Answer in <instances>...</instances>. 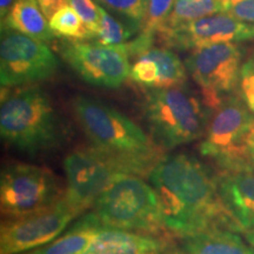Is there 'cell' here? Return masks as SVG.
Returning a JSON list of instances; mask_svg holds the SVG:
<instances>
[{"label":"cell","mask_w":254,"mask_h":254,"mask_svg":"<svg viewBox=\"0 0 254 254\" xmlns=\"http://www.w3.org/2000/svg\"><path fill=\"white\" fill-rule=\"evenodd\" d=\"M58 178L37 165L14 163L4 167L0 178V205L7 218L26 215L56 204L64 196Z\"/></svg>","instance_id":"52a82bcc"},{"label":"cell","mask_w":254,"mask_h":254,"mask_svg":"<svg viewBox=\"0 0 254 254\" xmlns=\"http://www.w3.org/2000/svg\"><path fill=\"white\" fill-rule=\"evenodd\" d=\"M63 168L66 176L63 198L77 217L85 209L93 207L113 178L124 173L112 159L93 146L72 151L64 159Z\"/></svg>","instance_id":"30bf717a"},{"label":"cell","mask_w":254,"mask_h":254,"mask_svg":"<svg viewBox=\"0 0 254 254\" xmlns=\"http://www.w3.org/2000/svg\"><path fill=\"white\" fill-rule=\"evenodd\" d=\"M251 141H254V128H253V132H252V136H251Z\"/></svg>","instance_id":"d6a6232c"},{"label":"cell","mask_w":254,"mask_h":254,"mask_svg":"<svg viewBox=\"0 0 254 254\" xmlns=\"http://www.w3.org/2000/svg\"><path fill=\"white\" fill-rule=\"evenodd\" d=\"M1 30H12L44 43L56 38L49 19L37 0H18L9 13L1 20Z\"/></svg>","instance_id":"e0dca14e"},{"label":"cell","mask_w":254,"mask_h":254,"mask_svg":"<svg viewBox=\"0 0 254 254\" xmlns=\"http://www.w3.org/2000/svg\"><path fill=\"white\" fill-rule=\"evenodd\" d=\"M77 214L62 198L49 207L8 218L0 230V254H19L37 250L58 238Z\"/></svg>","instance_id":"7c38bea8"},{"label":"cell","mask_w":254,"mask_h":254,"mask_svg":"<svg viewBox=\"0 0 254 254\" xmlns=\"http://www.w3.org/2000/svg\"><path fill=\"white\" fill-rule=\"evenodd\" d=\"M250 154H251V161H252V165L254 168V141L250 142Z\"/></svg>","instance_id":"4dcf8cb0"},{"label":"cell","mask_w":254,"mask_h":254,"mask_svg":"<svg viewBox=\"0 0 254 254\" xmlns=\"http://www.w3.org/2000/svg\"><path fill=\"white\" fill-rule=\"evenodd\" d=\"M176 0H147L146 13L139 33L155 36L163 30Z\"/></svg>","instance_id":"603a6c76"},{"label":"cell","mask_w":254,"mask_h":254,"mask_svg":"<svg viewBox=\"0 0 254 254\" xmlns=\"http://www.w3.org/2000/svg\"><path fill=\"white\" fill-rule=\"evenodd\" d=\"M253 128L254 114L243 98L228 95L212 111L200 153L213 160L221 172L254 170L250 154Z\"/></svg>","instance_id":"8992f818"},{"label":"cell","mask_w":254,"mask_h":254,"mask_svg":"<svg viewBox=\"0 0 254 254\" xmlns=\"http://www.w3.org/2000/svg\"><path fill=\"white\" fill-rule=\"evenodd\" d=\"M219 12H222V0H176L163 30L177 27Z\"/></svg>","instance_id":"ffe728a7"},{"label":"cell","mask_w":254,"mask_h":254,"mask_svg":"<svg viewBox=\"0 0 254 254\" xmlns=\"http://www.w3.org/2000/svg\"><path fill=\"white\" fill-rule=\"evenodd\" d=\"M0 134L14 148L33 157L58 148L66 132L49 95L38 87H26L2 93Z\"/></svg>","instance_id":"3957f363"},{"label":"cell","mask_w":254,"mask_h":254,"mask_svg":"<svg viewBox=\"0 0 254 254\" xmlns=\"http://www.w3.org/2000/svg\"><path fill=\"white\" fill-rule=\"evenodd\" d=\"M144 118L153 140L164 150L195 141L205 135L212 111L189 85L147 90Z\"/></svg>","instance_id":"277c9868"},{"label":"cell","mask_w":254,"mask_h":254,"mask_svg":"<svg viewBox=\"0 0 254 254\" xmlns=\"http://www.w3.org/2000/svg\"><path fill=\"white\" fill-rule=\"evenodd\" d=\"M100 23L95 41L104 45H123L132 40L135 33L140 32V27L131 21H122L114 18L110 12L99 4Z\"/></svg>","instance_id":"44dd1931"},{"label":"cell","mask_w":254,"mask_h":254,"mask_svg":"<svg viewBox=\"0 0 254 254\" xmlns=\"http://www.w3.org/2000/svg\"><path fill=\"white\" fill-rule=\"evenodd\" d=\"M165 254H185V252L180 253V252H178V251H172V250H171L170 252H167V253H165Z\"/></svg>","instance_id":"1f68e13d"},{"label":"cell","mask_w":254,"mask_h":254,"mask_svg":"<svg viewBox=\"0 0 254 254\" xmlns=\"http://www.w3.org/2000/svg\"><path fill=\"white\" fill-rule=\"evenodd\" d=\"M239 93L254 114V51L244 60L241 66Z\"/></svg>","instance_id":"484cf974"},{"label":"cell","mask_w":254,"mask_h":254,"mask_svg":"<svg viewBox=\"0 0 254 254\" xmlns=\"http://www.w3.org/2000/svg\"><path fill=\"white\" fill-rule=\"evenodd\" d=\"M93 212L104 227L155 234L166 230L158 194L144 177L119 173L95 200Z\"/></svg>","instance_id":"5b68a950"},{"label":"cell","mask_w":254,"mask_h":254,"mask_svg":"<svg viewBox=\"0 0 254 254\" xmlns=\"http://www.w3.org/2000/svg\"><path fill=\"white\" fill-rule=\"evenodd\" d=\"M95 1L104 7L125 17L128 21L138 25L141 30L147 0H95Z\"/></svg>","instance_id":"cb8c5ba5"},{"label":"cell","mask_w":254,"mask_h":254,"mask_svg":"<svg viewBox=\"0 0 254 254\" xmlns=\"http://www.w3.org/2000/svg\"><path fill=\"white\" fill-rule=\"evenodd\" d=\"M58 67V59L44 41L12 30H1L0 82L2 88L47 80L56 74Z\"/></svg>","instance_id":"9c48e42d"},{"label":"cell","mask_w":254,"mask_h":254,"mask_svg":"<svg viewBox=\"0 0 254 254\" xmlns=\"http://www.w3.org/2000/svg\"><path fill=\"white\" fill-rule=\"evenodd\" d=\"M49 23L56 37H60L67 41L91 40L85 24L68 4L59 8L49 19Z\"/></svg>","instance_id":"7402d4cb"},{"label":"cell","mask_w":254,"mask_h":254,"mask_svg":"<svg viewBox=\"0 0 254 254\" xmlns=\"http://www.w3.org/2000/svg\"><path fill=\"white\" fill-rule=\"evenodd\" d=\"M63 59L82 80L98 87L118 88L131 71L127 44L104 45L98 41H67L62 46Z\"/></svg>","instance_id":"8fae6325"},{"label":"cell","mask_w":254,"mask_h":254,"mask_svg":"<svg viewBox=\"0 0 254 254\" xmlns=\"http://www.w3.org/2000/svg\"><path fill=\"white\" fill-rule=\"evenodd\" d=\"M243 58L239 43L200 47L186 58L187 72L199 86L204 103L211 111L239 87Z\"/></svg>","instance_id":"ba28073f"},{"label":"cell","mask_w":254,"mask_h":254,"mask_svg":"<svg viewBox=\"0 0 254 254\" xmlns=\"http://www.w3.org/2000/svg\"><path fill=\"white\" fill-rule=\"evenodd\" d=\"M185 254H254L237 232L226 228H212L184 238Z\"/></svg>","instance_id":"d6986e66"},{"label":"cell","mask_w":254,"mask_h":254,"mask_svg":"<svg viewBox=\"0 0 254 254\" xmlns=\"http://www.w3.org/2000/svg\"><path fill=\"white\" fill-rule=\"evenodd\" d=\"M39 4L41 11L46 15L47 19H50L53 14L62 8L63 6L67 5V0H37Z\"/></svg>","instance_id":"83f0119b"},{"label":"cell","mask_w":254,"mask_h":254,"mask_svg":"<svg viewBox=\"0 0 254 254\" xmlns=\"http://www.w3.org/2000/svg\"><path fill=\"white\" fill-rule=\"evenodd\" d=\"M222 12L238 20L254 24V0H222Z\"/></svg>","instance_id":"4316f807"},{"label":"cell","mask_w":254,"mask_h":254,"mask_svg":"<svg viewBox=\"0 0 254 254\" xmlns=\"http://www.w3.org/2000/svg\"><path fill=\"white\" fill-rule=\"evenodd\" d=\"M244 233H245V237H246L247 243H249L250 245L252 246L253 249H254V227H252V228H250V230L245 231V232H244Z\"/></svg>","instance_id":"f546056e"},{"label":"cell","mask_w":254,"mask_h":254,"mask_svg":"<svg viewBox=\"0 0 254 254\" xmlns=\"http://www.w3.org/2000/svg\"><path fill=\"white\" fill-rule=\"evenodd\" d=\"M17 1L18 0H0V17H1V20L9 13V11Z\"/></svg>","instance_id":"f1b7e54d"},{"label":"cell","mask_w":254,"mask_h":254,"mask_svg":"<svg viewBox=\"0 0 254 254\" xmlns=\"http://www.w3.org/2000/svg\"><path fill=\"white\" fill-rule=\"evenodd\" d=\"M170 244L155 234L104 227L82 254H165Z\"/></svg>","instance_id":"9a60e30c"},{"label":"cell","mask_w":254,"mask_h":254,"mask_svg":"<svg viewBox=\"0 0 254 254\" xmlns=\"http://www.w3.org/2000/svg\"><path fill=\"white\" fill-rule=\"evenodd\" d=\"M167 46L195 50L220 43H243L254 39V24L238 20L224 12L195 19L159 32Z\"/></svg>","instance_id":"4fadbf2b"},{"label":"cell","mask_w":254,"mask_h":254,"mask_svg":"<svg viewBox=\"0 0 254 254\" xmlns=\"http://www.w3.org/2000/svg\"><path fill=\"white\" fill-rule=\"evenodd\" d=\"M71 107L91 146L112 159L124 173L147 177L164 155L152 136L110 105L77 95Z\"/></svg>","instance_id":"7a4b0ae2"},{"label":"cell","mask_w":254,"mask_h":254,"mask_svg":"<svg viewBox=\"0 0 254 254\" xmlns=\"http://www.w3.org/2000/svg\"><path fill=\"white\" fill-rule=\"evenodd\" d=\"M129 79L146 90H158L185 84L186 65L173 51L153 45L135 57Z\"/></svg>","instance_id":"5bb4252c"},{"label":"cell","mask_w":254,"mask_h":254,"mask_svg":"<svg viewBox=\"0 0 254 254\" xmlns=\"http://www.w3.org/2000/svg\"><path fill=\"white\" fill-rule=\"evenodd\" d=\"M147 178L166 230L176 236L187 238L212 228L241 232L221 198L218 176L193 155H163Z\"/></svg>","instance_id":"6da1fadb"},{"label":"cell","mask_w":254,"mask_h":254,"mask_svg":"<svg viewBox=\"0 0 254 254\" xmlns=\"http://www.w3.org/2000/svg\"><path fill=\"white\" fill-rule=\"evenodd\" d=\"M101 228L104 226L99 218L94 212H91L75 221L71 228L50 244L27 254H82Z\"/></svg>","instance_id":"ac0fdd59"},{"label":"cell","mask_w":254,"mask_h":254,"mask_svg":"<svg viewBox=\"0 0 254 254\" xmlns=\"http://www.w3.org/2000/svg\"><path fill=\"white\" fill-rule=\"evenodd\" d=\"M67 2L85 24L91 40H95L100 23L99 4H95L94 0H67Z\"/></svg>","instance_id":"d4e9b609"},{"label":"cell","mask_w":254,"mask_h":254,"mask_svg":"<svg viewBox=\"0 0 254 254\" xmlns=\"http://www.w3.org/2000/svg\"><path fill=\"white\" fill-rule=\"evenodd\" d=\"M218 183L221 198L240 231L254 227V170L221 172Z\"/></svg>","instance_id":"2e32d148"}]
</instances>
